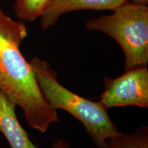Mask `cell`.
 Returning a JSON list of instances; mask_svg holds the SVG:
<instances>
[{
    "mask_svg": "<svg viewBox=\"0 0 148 148\" xmlns=\"http://www.w3.org/2000/svg\"><path fill=\"white\" fill-rule=\"evenodd\" d=\"M126 0H53L49 8L40 17L43 30L53 26L61 15L77 10H111L121 6Z\"/></svg>",
    "mask_w": 148,
    "mask_h": 148,
    "instance_id": "cell-5",
    "label": "cell"
},
{
    "mask_svg": "<svg viewBox=\"0 0 148 148\" xmlns=\"http://www.w3.org/2000/svg\"><path fill=\"white\" fill-rule=\"evenodd\" d=\"M94 148H148V127L141 125L127 134L120 132L108 138L103 145Z\"/></svg>",
    "mask_w": 148,
    "mask_h": 148,
    "instance_id": "cell-7",
    "label": "cell"
},
{
    "mask_svg": "<svg viewBox=\"0 0 148 148\" xmlns=\"http://www.w3.org/2000/svg\"><path fill=\"white\" fill-rule=\"evenodd\" d=\"M27 36L25 23L12 19L0 8V90L21 108L29 126L45 133L60 119L20 49Z\"/></svg>",
    "mask_w": 148,
    "mask_h": 148,
    "instance_id": "cell-1",
    "label": "cell"
},
{
    "mask_svg": "<svg viewBox=\"0 0 148 148\" xmlns=\"http://www.w3.org/2000/svg\"><path fill=\"white\" fill-rule=\"evenodd\" d=\"M112 12L88 20L85 27L118 42L125 56V69L147 65L148 6L126 1Z\"/></svg>",
    "mask_w": 148,
    "mask_h": 148,
    "instance_id": "cell-3",
    "label": "cell"
},
{
    "mask_svg": "<svg viewBox=\"0 0 148 148\" xmlns=\"http://www.w3.org/2000/svg\"><path fill=\"white\" fill-rule=\"evenodd\" d=\"M16 106V103L0 90V132L11 148H39L32 143L18 121Z\"/></svg>",
    "mask_w": 148,
    "mask_h": 148,
    "instance_id": "cell-6",
    "label": "cell"
},
{
    "mask_svg": "<svg viewBox=\"0 0 148 148\" xmlns=\"http://www.w3.org/2000/svg\"><path fill=\"white\" fill-rule=\"evenodd\" d=\"M53 0H16L14 10L16 17L21 21L32 22L41 17Z\"/></svg>",
    "mask_w": 148,
    "mask_h": 148,
    "instance_id": "cell-8",
    "label": "cell"
},
{
    "mask_svg": "<svg viewBox=\"0 0 148 148\" xmlns=\"http://www.w3.org/2000/svg\"><path fill=\"white\" fill-rule=\"evenodd\" d=\"M130 3H135V4H139V5H148V0H126Z\"/></svg>",
    "mask_w": 148,
    "mask_h": 148,
    "instance_id": "cell-10",
    "label": "cell"
},
{
    "mask_svg": "<svg viewBox=\"0 0 148 148\" xmlns=\"http://www.w3.org/2000/svg\"><path fill=\"white\" fill-rule=\"evenodd\" d=\"M43 95L54 110H63L82 123L96 147L119 134L108 113L98 101L77 95L62 86L54 70L47 61L34 57L29 61Z\"/></svg>",
    "mask_w": 148,
    "mask_h": 148,
    "instance_id": "cell-2",
    "label": "cell"
},
{
    "mask_svg": "<svg viewBox=\"0 0 148 148\" xmlns=\"http://www.w3.org/2000/svg\"><path fill=\"white\" fill-rule=\"evenodd\" d=\"M51 148H70V144L63 138H59L53 142Z\"/></svg>",
    "mask_w": 148,
    "mask_h": 148,
    "instance_id": "cell-9",
    "label": "cell"
},
{
    "mask_svg": "<svg viewBox=\"0 0 148 148\" xmlns=\"http://www.w3.org/2000/svg\"><path fill=\"white\" fill-rule=\"evenodd\" d=\"M99 101L106 109L114 107H148L147 65L125 69L116 78L105 77Z\"/></svg>",
    "mask_w": 148,
    "mask_h": 148,
    "instance_id": "cell-4",
    "label": "cell"
}]
</instances>
